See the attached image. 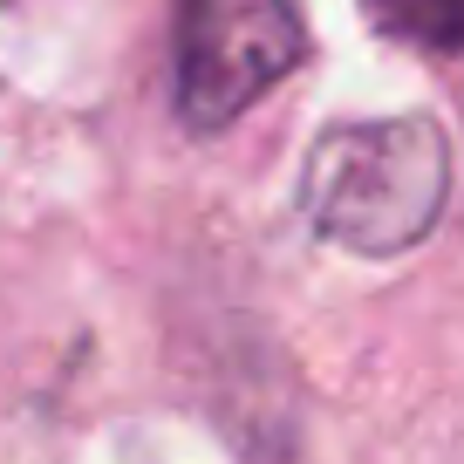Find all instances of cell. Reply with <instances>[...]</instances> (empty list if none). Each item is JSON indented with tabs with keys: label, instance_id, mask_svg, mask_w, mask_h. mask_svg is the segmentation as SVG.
<instances>
[{
	"label": "cell",
	"instance_id": "cell-1",
	"mask_svg": "<svg viewBox=\"0 0 464 464\" xmlns=\"http://www.w3.org/2000/svg\"><path fill=\"white\" fill-rule=\"evenodd\" d=\"M450 198V144L430 116L334 123L301 164V212L342 253L390 260L437 226Z\"/></svg>",
	"mask_w": 464,
	"mask_h": 464
},
{
	"label": "cell",
	"instance_id": "cell-3",
	"mask_svg": "<svg viewBox=\"0 0 464 464\" xmlns=\"http://www.w3.org/2000/svg\"><path fill=\"white\" fill-rule=\"evenodd\" d=\"M369 21L390 42L464 69V0H369Z\"/></svg>",
	"mask_w": 464,
	"mask_h": 464
},
{
	"label": "cell",
	"instance_id": "cell-2",
	"mask_svg": "<svg viewBox=\"0 0 464 464\" xmlns=\"http://www.w3.org/2000/svg\"><path fill=\"white\" fill-rule=\"evenodd\" d=\"M307 62L294 0H178L171 96L191 130H226Z\"/></svg>",
	"mask_w": 464,
	"mask_h": 464
}]
</instances>
